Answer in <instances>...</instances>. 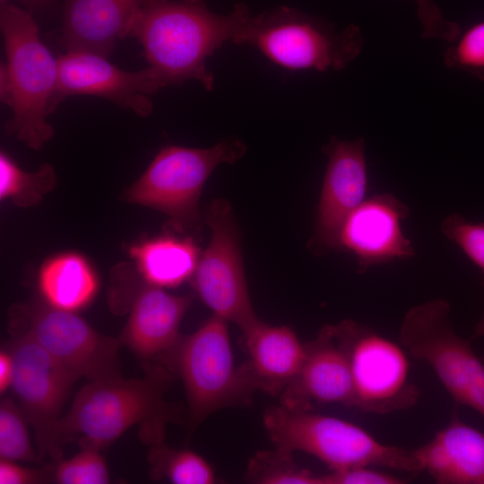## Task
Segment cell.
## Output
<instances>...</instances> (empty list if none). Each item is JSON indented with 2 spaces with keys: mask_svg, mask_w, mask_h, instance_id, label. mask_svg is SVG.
Here are the masks:
<instances>
[{
  "mask_svg": "<svg viewBox=\"0 0 484 484\" xmlns=\"http://www.w3.org/2000/svg\"><path fill=\"white\" fill-rule=\"evenodd\" d=\"M165 366L183 382L189 436L215 411L248 405L256 391L246 365H235L228 322L215 315L181 337Z\"/></svg>",
  "mask_w": 484,
  "mask_h": 484,
  "instance_id": "cell-5",
  "label": "cell"
},
{
  "mask_svg": "<svg viewBox=\"0 0 484 484\" xmlns=\"http://www.w3.org/2000/svg\"><path fill=\"white\" fill-rule=\"evenodd\" d=\"M345 347L354 388V407L385 415L408 410L420 393L411 378L409 353L400 343L352 320L335 325Z\"/></svg>",
  "mask_w": 484,
  "mask_h": 484,
  "instance_id": "cell-9",
  "label": "cell"
},
{
  "mask_svg": "<svg viewBox=\"0 0 484 484\" xmlns=\"http://www.w3.org/2000/svg\"><path fill=\"white\" fill-rule=\"evenodd\" d=\"M16 330L29 334L79 378L121 377L118 338L103 335L75 314L37 300L13 309Z\"/></svg>",
  "mask_w": 484,
  "mask_h": 484,
  "instance_id": "cell-10",
  "label": "cell"
},
{
  "mask_svg": "<svg viewBox=\"0 0 484 484\" xmlns=\"http://www.w3.org/2000/svg\"><path fill=\"white\" fill-rule=\"evenodd\" d=\"M253 17L245 4L218 14L204 0H146L129 36L142 45L160 88L194 80L212 91L206 60L226 42L238 45Z\"/></svg>",
  "mask_w": 484,
  "mask_h": 484,
  "instance_id": "cell-1",
  "label": "cell"
},
{
  "mask_svg": "<svg viewBox=\"0 0 484 484\" xmlns=\"http://www.w3.org/2000/svg\"><path fill=\"white\" fill-rule=\"evenodd\" d=\"M408 214L407 205L390 194L363 201L345 220L339 249L354 253L359 272L395 258L413 256V247L401 227Z\"/></svg>",
  "mask_w": 484,
  "mask_h": 484,
  "instance_id": "cell-17",
  "label": "cell"
},
{
  "mask_svg": "<svg viewBox=\"0 0 484 484\" xmlns=\"http://www.w3.org/2000/svg\"><path fill=\"white\" fill-rule=\"evenodd\" d=\"M38 285L48 305L76 312L92 301L99 281L87 260L70 252L55 255L42 264Z\"/></svg>",
  "mask_w": 484,
  "mask_h": 484,
  "instance_id": "cell-22",
  "label": "cell"
},
{
  "mask_svg": "<svg viewBox=\"0 0 484 484\" xmlns=\"http://www.w3.org/2000/svg\"><path fill=\"white\" fill-rule=\"evenodd\" d=\"M419 471L440 484H484V432L463 422L456 410L427 444L413 449Z\"/></svg>",
  "mask_w": 484,
  "mask_h": 484,
  "instance_id": "cell-19",
  "label": "cell"
},
{
  "mask_svg": "<svg viewBox=\"0 0 484 484\" xmlns=\"http://www.w3.org/2000/svg\"><path fill=\"white\" fill-rule=\"evenodd\" d=\"M322 484H402L407 480L372 466H356L321 475Z\"/></svg>",
  "mask_w": 484,
  "mask_h": 484,
  "instance_id": "cell-31",
  "label": "cell"
},
{
  "mask_svg": "<svg viewBox=\"0 0 484 484\" xmlns=\"http://www.w3.org/2000/svg\"><path fill=\"white\" fill-rule=\"evenodd\" d=\"M246 146L228 139L210 148L166 146L124 193L125 201L155 209L179 233L197 230L202 222L199 200L204 184L222 163H234Z\"/></svg>",
  "mask_w": 484,
  "mask_h": 484,
  "instance_id": "cell-6",
  "label": "cell"
},
{
  "mask_svg": "<svg viewBox=\"0 0 484 484\" xmlns=\"http://www.w3.org/2000/svg\"><path fill=\"white\" fill-rule=\"evenodd\" d=\"M203 218L211 239L191 278L193 288L213 315L234 323L243 333L260 319L249 298L238 227L225 199L212 200Z\"/></svg>",
  "mask_w": 484,
  "mask_h": 484,
  "instance_id": "cell-11",
  "label": "cell"
},
{
  "mask_svg": "<svg viewBox=\"0 0 484 484\" xmlns=\"http://www.w3.org/2000/svg\"><path fill=\"white\" fill-rule=\"evenodd\" d=\"M57 61L54 110L66 97L92 95L108 99L139 117H145L152 112L150 95L161 88L149 67L141 71H125L105 56L77 51H67Z\"/></svg>",
  "mask_w": 484,
  "mask_h": 484,
  "instance_id": "cell-14",
  "label": "cell"
},
{
  "mask_svg": "<svg viewBox=\"0 0 484 484\" xmlns=\"http://www.w3.org/2000/svg\"><path fill=\"white\" fill-rule=\"evenodd\" d=\"M150 475L176 484H213L217 477L211 464L191 450L169 446L164 438L150 444Z\"/></svg>",
  "mask_w": 484,
  "mask_h": 484,
  "instance_id": "cell-23",
  "label": "cell"
},
{
  "mask_svg": "<svg viewBox=\"0 0 484 484\" xmlns=\"http://www.w3.org/2000/svg\"><path fill=\"white\" fill-rule=\"evenodd\" d=\"M129 255L144 282L164 289L191 280L201 252L191 237L164 235L133 245Z\"/></svg>",
  "mask_w": 484,
  "mask_h": 484,
  "instance_id": "cell-21",
  "label": "cell"
},
{
  "mask_svg": "<svg viewBox=\"0 0 484 484\" xmlns=\"http://www.w3.org/2000/svg\"><path fill=\"white\" fill-rule=\"evenodd\" d=\"M144 371L141 378L93 381L80 389L55 428V461L75 440L102 450L138 424L141 439L150 445L165 437L169 423L181 422V410L165 398L175 375L159 363H144Z\"/></svg>",
  "mask_w": 484,
  "mask_h": 484,
  "instance_id": "cell-2",
  "label": "cell"
},
{
  "mask_svg": "<svg viewBox=\"0 0 484 484\" xmlns=\"http://www.w3.org/2000/svg\"><path fill=\"white\" fill-rule=\"evenodd\" d=\"M146 0H65L62 41L67 51L108 57L118 39L129 36Z\"/></svg>",
  "mask_w": 484,
  "mask_h": 484,
  "instance_id": "cell-18",
  "label": "cell"
},
{
  "mask_svg": "<svg viewBox=\"0 0 484 484\" xmlns=\"http://www.w3.org/2000/svg\"><path fill=\"white\" fill-rule=\"evenodd\" d=\"M56 185L54 168L42 164L37 170L27 172L4 151L0 153V199L10 200L18 207L38 204Z\"/></svg>",
  "mask_w": 484,
  "mask_h": 484,
  "instance_id": "cell-24",
  "label": "cell"
},
{
  "mask_svg": "<svg viewBox=\"0 0 484 484\" xmlns=\"http://www.w3.org/2000/svg\"><path fill=\"white\" fill-rule=\"evenodd\" d=\"M323 151L328 163L317 208L315 242L323 249H339L342 225L367 191L365 143L332 138Z\"/></svg>",
  "mask_w": 484,
  "mask_h": 484,
  "instance_id": "cell-15",
  "label": "cell"
},
{
  "mask_svg": "<svg viewBox=\"0 0 484 484\" xmlns=\"http://www.w3.org/2000/svg\"><path fill=\"white\" fill-rule=\"evenodd\" d=\"M28 420L11 397L0 402V459L13 462H38L29 431Z\"/></svg>",
  "mask_w": 484,
  "mask_h": 484,
  "instance_id": "cell-26",
  "label": "cell"
},
{
  "mask_svg": "<svg viewBox=\"0 0 484 484\" xmlns=\"http://www.w3.org/2000/svg\"><path fill=\"white\" fill-rule=\"evenodd\" d=\"M422 26L421 38L454 42L461 33L458 23L445 18L433 0H414Z\"/></svg>",
  "mask_w": 484,
  "mask_h": 484,
  "instance_id": "cell-30",
  "label": "cell"
},
{
  "mask_svg": "<svg viewBox=\"0 0 484 484\" xmlns=\"http://www.w3.org/2000/svg\"><path fill=\"white\" fill-rule=\"evenodd\" d=\"M0 28L6 62L1 66V99L12 112L6 134L39 150L54 135L47 117L54 111L58 61L41 41L32 16L1 3Z\"/></svg>",
  "mask_w": 484,
  "mask_h": 484,
  "instance_id": "cell-3",
  "label": "cell"
},
{
  "mask_svg": "<svg viewBox=\"0 0 484 484\" xmlns=\"http://www.w3.org/2000/svg\"><path fill=\"white\" fill-rule=\"evenodd\" d=\"M363 34L356 25L343 30L297 10L281 6L254 15L238 45L258 48L290 70H341L361 52Z\"/></svg>",
  "mask_w": 484,
  "mask_h": 484,
  "instance_id": "cell-7",
  "label": "cell"
},
{
  "mask_svg": "<svg viewBox=\"0 0 484 484\" xmlns=\"http://www.w3.org/2000/svg\"><path fill=\"white\" fill-rule=\"evenodd\" d=\"M246 480L259 484H322L321 475L298 466L292 453L279 447L256 453L249 461Z\"/></svg>",
  "mask_w": 484,
  "mask_h": 484,
  "instance_id": "cell-25",
  "label": "cell"
},
{
  "mask_svg": "<svg viewBox=\"0 0 484 484\" xmlns=\"http://www.w3.org/2000/svg\"><path fill=\"white\" fill-rule=\"evenodd\" d=\"M5 1L7 0H1V3L5 2ZM20 1L25 3L26 4L30 6H39V5L45 4L49 0H20Z\"/></svg>",
  "mask_w": 484,
  "mask_h": 484,
  "instance_id": "cell-35",
  "label": "cell"
},
{
  "mask_svg": "<svg viewBox=\"0 0 484 484\" xmlns=\"http://www.w3.org/2000/svg\"><path fill=\"white\" fill-rule=\"evenodd\" d=\"M14 372L13 359L9 350L0 352V393L3 394L12 386Z\"/></svg>",
  "mask_w": 484,
  "mask_h": 484,
  "instance_id": "cell-33",
  "label": "cell"
},
{
  "mask_svg": "<svg viewBox=\"0 0 484 484\" xmlns=\"http://www.w3.org/2000/svg\"><path fill=\"white\" fill-rule=\"evenodd\" d=\"M14 337L9 349L14 365L11 388L33 427L39 455L54 461V430L79 377L26 333L17 330Z\"/></svg>",
  "mask_w": 484,
  "mask_h": 484,
  "instance_id": "cell-13",
  "label": "cell"
},
{
  "mask_svg": "<svg viewBox=\"0 0 484 484\" xmlns=\"http://www.w3.org/2000/svg\"><path fill=\"white\" fill-rule=\"evenodd\" d=\"M80 452L53 463V482L58 484H107L110 482L107 462L100 449L78 442Z\"/></svg>",
  "mask_w": 484,
  "mask_h": 484,
  "instance_id": "cell-27",
  "label": "cell"
},
{
  "mask_svg": "<svg viewBox=\"0 0 484 484\" xmlns=\"http://www.w3.org/2000/svg\"><path fill=\"white\" fill-rule=\"evenodd\" d=\"M445 298L426 301L405 314L400 342L412 358L428 363L457 404L484 418V364L459 336Z\"/></svg>",
  "mask_w": 484,
  "mask_h": 484,
  "instance_id": "cell-8",
  "label": "cell"
},
{
  "mask_svg": "<svg viewBox=\"0 0 484 484\" xmlns=\"http://www.w3.org/2000/svg\"><path fill=\"white\" fill-rule=\"evenodd\" d=\"M442 230L479 267L484 286V223L471 222L460 215L452 214L443 221Z\"/></svg>",
  "mask_w": 484,
  "mask_h": 484,
  "instance_id": "cell-29",
  "label": "cell"
},
{
  "mask_svg": "<svg viewBox=\"0 0 484 484\" xmlns=\"http://www.w3.org/2000/svg\"><path fill=\"white\" fill-rule=\"evenodd\" d=\"M306 349L298 375L281 393V405L295 410H309L312 403L354 407L350 359L335 325L324 326Z\"/></svg>",
  "mask_w": 484,
  "mask_h": 484,
  "instance_id": "cell-16",
  "label": "cell"
},
{
  "mask_svg": "<svg viewBox=\"0 0 484 484\" xmlns=\"http://www.w3.org/2000/svg\"><path fill=\"white\" fill-rule=\"evenodd\" d=\"M474 337H482L484 336V310L482 312V315L477 323L475 329H474Z\"/></svg>",
  "mask_w": 484,
  "mask_h": 484,
  "instance_id": "cell-34",
  "label": "cell"
},
{
  "mask_svg": "<svg viewBox=\"0 0 484 484\" xmlns=\"http://www.w3.org/2000/svg\"><path fill=\"white\" fill-rule=\"evenodd\" d=\"M452 43L444 54L445 65L484 82V20L460 33Z\"/></svg>",
  "mask_w": 484,
  "mask_h": 484,
  "instance_id": "cell-28",
  "label": "cell"
},
{
  "mask_svg": "<svg viewBox=\"0 0 484 484\" xmlns=\"http://www.w3.org/2000/svg\"><path fill=\"white\" fill-rule=\"evenodd\" d=\"M53 482V464L41 469L23 467L16 462L0 460V484Z\"/></svg>",
  "mask_w": 484,
  "mask_h": 484,
  "instance_id": "cell-32",
  "label": "cell"
},
{
  "mask_svg": "<svg viewBox=\"0 0 484 484\" xmlns=\"http://www.w3.org/2000/svg\"><path fill=\"white\" fill-rule=\"evenodd\" d=\"M110 307L130 311L118 337L144 363L165 366L181 339L180 323L192 298L176 296L144 282L135 268L117 265L112 272Z\"/></svg>",
  "mask_w": 484,
  "mask_h": 484,
  "instance_id": "cell-12",
  "label": "cell"
},
{
  "mask_svg": "<svg viewBox=\"0 0 484 484\" xmlns=\"http://www.w3.org/2000/svg\"><path fill=\"white\" fill-rule=\"evenodd\" d=\"M247 354L244 363L256 390L281 394L298 375L306 357V343L286 326L269 325L261 320L243 332Z\"/></svg>",
  "mask_w": 484,
  "mask_h": 484,
  "instance_id": "cell-20",
  "label": "cell"
},
{
  "mask_svg": "<svg viewBox=\"0 0 484 484\" xmlns=\"http://www.w3.org/2000/svg\"><path fill=\"white\" fill-rule=\"evenodd\" d=\"M264 427L275 447L315 456L331 471L356 466L420 472L413 450L386 445L352 422L283 405L264 412Z\"/></svg>",
  "mask_w": 484,
  "mask_h": 484,
  "instance_id": "cell-4",
  "label": "cell"
}]
</instances>
